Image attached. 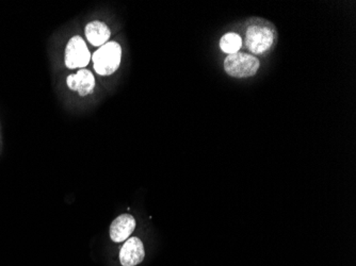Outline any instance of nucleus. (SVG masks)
Returning a JSON list of instances; mask_svg holds the SVG:
<instances>
[{"label": "nucleus", "instance_id": "1", "mask_svg": "<svg viewBox=\"0 0 356 266\" xmlns=\"http://www.w3.org/2000/svg\"><path fill=\"white\" fill-rule=\"evenodd\" d=\"M121 59V45L117 42H108L93 53V67L100 76H110L119 69Z\"/></svg>", "mask_w": 356, "mask_h": 266}, {"label": "nucleus", "instance_id": "2", "mask_svg": "<svg viewBox=\"0 0 356 266\" xmlns=\"http://www.w3.org/2000/svg\"><path fill=\"white\" fill-rule=\"evenodd\" d=\"M259 60L252 55L237 53L228 55L224 61V69L230 76L235 78H247L256 75Z\"/></svg>", "mask_w": 356, "mask_h": 266}, {"label": "nucleus", "instance_id": "3", "mask_svg": "<svg viewBox=\"0 0 356 266\" xmlns=\"http://www.w3.org/2000/svg\"><path fill=\"white\" fill-rule=\"evenodd\" d=\"M91 60V53L82 38L73 36L65 48V61L67 69L86 67Z\"/></svg>", "mask_w": 356, "mask_h": 266}, {"label": "nucleus", "instance_id": "4", "mask_svg": "<svg viewBox=\"0 0 356 266\" xmlns=\"http://www.w3.org/2000/svg\"><path fill=\"white\" fill-rule=\"evenodd\" d=\"M274 32L263 26H249L245 36V44L253 53L260 55L274 45Z\"/></svg>", "mask_w": 356, "mask_h": 266}, {"label": "nucleus", "instance_id": "5", "mask_svg": "<svg viewBox=\"0 0 356 266\" xmlns=\"http://www.w3.org/2000/svg\"><path fill=\"white\" fill-rule=\"evenodd\" d=\"M144 256V246L140 239L131 238L120 252V261L123 266H135L143 261Z\"/></svg>", "mask_w": 356, "mask_h": 266}, {"label": "nucleus", "instance_id": "6", "mask_svg": "<svg viewBox=\"0 0 356 266\" xmlns=\"http://www.w3.org/2000/svg\"><path fill=\"white\" fill-rule=\"evenodd\" d=\"M67 84L71 90H77L80 96L90 95L96 88V78L93 76L92 71L80 69L77 71V74L67 77Z\"/></svg>", "mask_w": 356, "mask_h": 266}, {"label": "nucleus", "instance_id": "7", "mask_svg": "<svg viewBox=\"0 0 356 266\" xmlns=\"http://www.w3.org/2000/svg\"><path fill=\"white\" fill-rule=\"evenodd\" d=\"M135 228V219L129 214H123L112 221L110 226V238L114 243L129 240Z\"/></svg>", "mask_w": 356, "mask_h": 266}, {"label": "nucleus", "instance_id": "8", "mask_svg": "<svg viewBox=\"0 0 356 266\" xmlns=\"http://www.w3.org/2000/svg\"><path fill=\"white\" fill-rule=\"evenodd\" d=\"M85 34H86L89 43L92 44L93 46H98V47H102V45L108 43L110 36H111L107 25L98 22V21L89 23L85 29Z\"/></svg>", "mask_w": 356, "mask_h": 266}, {"label": "nucleus", "instance_id": "9", "mask_svg": "<svg viewBox=\"0 0 356 266\" xmlns=\"http://www.w3.org/2000/svg\"><path fill=\"white\" fill-rule=\"evenodd\" d=\"M241 46H243V40H241L240 36H238L237 34H233V32L225 34L220 40V47L224 53H228V55L237 53Z\"/></svg>", "mask_w": 356, "mask_h": 266}]
</instances>
